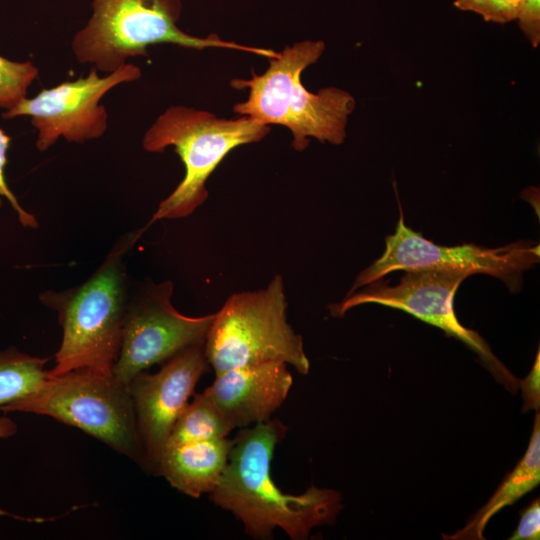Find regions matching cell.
Instances as JSON below:
<instances>
[{
	"label": "cell",
	"instance_id": "cell-11",
	"mask_svg": "<svg viewBox=\"0 0 540 540\" xmlns=\"http://www.w3.org/2000/svg\"><path fill=\"white\" fill-rule=\"evenodd\" d=\"M91 66L85 77L42 89L35 97L22 99L2 113L3 119L29 116L37 130L36 147L44 152L59 138L72 143L98 139L108 128V112L101 99L113 88L141 78V68L126 63L119 69L99 76Z\"/></svg>",
	"mask_w": 540,
	"mask_h": 540
},
{
	"label": "cell",
	"instance_id": "cell-16",
	"mask_svg": "<svg viewBox=\"0 0 540 540\" xmlns=\"http://www.w3.org/2000/svg\"><path fill=\"white\" fill-rule=\"evenodd\" d=\"M47 362L14 346L0 350V408L39 388L50 375Z\"/></svg>",
	"mask_w": 540,
	"mask_h": 540
},
{
	"label": "cell",
	"instance_id": "cell-12",
	"mask_svg": "<svg viewBox=\"0 0 540 540\" xmlns=\"http://www.w3.org/2000/svg\"><path fill=\"white\" fill-rule=\"evenodd\" d=\"M156 373L142 371L128 385L144 452V470L155 473L173 426L210 367L204 345L188 347Z\"/></svg>",
	"mask_w": 540,
	"mask_h": 540
},
{
	"label": "cell",
	"instance_id": "cell-7",
	"mask_svg": "<svg viewBox=\"0 0 540 540\" xmlns=\"http://www.w3.org/2000/svg\"><path fill=\"white\" fill-rule=\"evenodd\" d=\"M284 282L276 275L263 289L234 293L225 301L208 330L204 353L215 374L281 361L303 375L310 362L303 339L287 321Z\"/></svg>",
	"mask_w": 540,
	"mask_h": 540
},
{
	"label": "cell",
	"instance_id": "cell-21",
	"mask_svg": "<svg viewBox=\"0 0 540 540\" xmlns=\"http://www.w3.org/2000/svg\"><path fill=\"white\" fill-rule=\"evenodd\" d=\"M516 20L525 37L537 48L540 43V0H523Z\"/></svg>",
	"mask_w": 540,
	"mask_h": 540
},
{
	"label": "cell",
	"instance_id": "cell-8",
	"mask_svg": "<svg viewBox=\"0 0 540 540\" xmlns=\"http://www.w3.org/2000/svg\"><path fill=\"white\" fill-rule=\"evenodd\" d=\"M539 259V244L525 240L497 248L472 243L438 245L406 226L400 215L395 232L386 237L385 251L358 274L346 296L398 270L455 271L468 276L486 274L500 279L511 292L517 293L522 287L523 273Z\"/></svg>",
	"mask_w": 540,
	"mask_h": 540
},
{
	"label": "cell",
	"instance_id": "cell-4",
	"mask_svg": "<svg viewBox=\"0 0 540 540\" xmlns=\"http://www.w3.org/2000/svg\"><path fill=\"white\" fill-rule=\"evenodd\" d=\"M182 11V0H91V16L71 41L73 55L78 63L108 74L130 58L147 56V48L156 44L195 50L234 49L268 59L278 54L223 40L216 34H188L178 26Z\"/></svg>",
	"mask_w": 540,
	"mask_h": 540
},
{
	"label": "cell",
	"instance_id": "cell-24",
	"mask_svg": "<svg viewBox=\"0 0 540 540\" xmlns=\"http://www.w3.org/2000/svg\"><path fill=\"white\" fill-rule=\"evenodd\" d=\"M16 423L7 416H0V439L8 438L16 434Z\"/></svg>",
	"mask_w": 540,
	"mask_h": 540
},
{
	"label": "cell",
	"instance_id": "cell-6",
	"mask_svg": "<svg viewBox=\"0 0 540 540\" xmlns=\"http://www.w3.org/2000/svg\"><path fill=\"white\" fill-rule=\"evenodd\" d=\"M0 410L48 416L77 427L144 468L133 400L128 385L113 373L76 369L49 375L35 391Z\"/></svg>",
	"mask_w": 540,
	"mask_h": 540
},
{
	"label": "cell",
	"instance_id": "cell-15",
	"mask_svg": "<svg viewBox=\"0 0 540 540\" xmlns=\"http://www.w3.org/2000/svg\"><path fill=\"white\" fill-rule=\"evenodd\" d=\"M540 482V415L537 410L529 446L516 467L503 480L488 500L455 534L445 539L479 540L484 539L483 531L488 521L506 506L513 505L529 493Z\"/></svg>",
	"mask_w": 540,
	"mask_h": 540
},
{
	"label": "cell",
	"instance_id": "cell-1",
	"mask_svg": "<svg viewBox=\"0 0 540 540\" xmlns=\"http://www.w3.org/2000/svg\"><path fill=\"white\" fill-rule=\"evenodd\" d=\"M286 432L287 427L276 419L241 428L232 440L225 470L209 494L254 539H269L279 528L292 540H305L313 528L332 524L343 507L336 490L312 485L294 495L275 484L271 462Z\"/></svg>",
	"mask_w": 540,
	"mask_h": 540
},
{
	"label": "cell",
	"instance_id": "cell-10",
	"mask_svg": "<svg viewBox=\"0 0 540 540\" xmlns=\"http://www.w3.org/2000/svg\"><path fill=\"white\" fill-rule=\"evenodd\" d=\"M468 275L455 271H408L395 286L382 279L359 292L329 306L333 317H342L350 309L363 304H379L402 310L443 330L478 354L494 377L515 393L519 380L493 354L486 341L474 330L464 327L454 310V296Z\"/></svg>",
	"mask_w": 540,
	"mask_h": 540
},
{
	"label": "cell",
	"instance_id": "cell-19",
	"mask_svg": "<svg viewBox=\"0 0 540 540\" xmlns=\"http://www.w3.org/2000/svg\"><path fill=\"white\" fill-rule=\"evenodd\" d=\"M523 0H455L454 6L479 14L487 22L499 24L517 19Z\"/></svg>",
	"mask_w": 540,
	"mask_h": 540
},
{
	"label": "cell",
	"instance_id": "cell-5",
	"mask_svg": "<svg viewBox=\"0 0 540 540\" xmlns=\"http://www.w3.org/2000/svg\"><path fill=\"white\" fill-rule=\"evenodd\" d=\"M269 132L270 126L248 116L225 119L183 105L167 108L145 132L142 147L150 153L173 147L185 175L160 202L150 222L191 215L207 200L206 182L222 160L235 148L261 141Z\"/></svg>",
	"mask_w": 540,
	"mask_h": 540
},
{
	"label": "cell",
	"instance_id": "cell-2",
	"mask_svg": "<svg viewBox=\"0 0 540 540\" xmlns=\"http://www.w3.org/2000/svg\"><path fill=\"white\" fill-rule=\"evenodd\" d=\"M141 232L121 237L83 283L39 295L41 303L57 313L63 331L50 375L76 369L113 373L130 290L126 256Z\"/></svg>",
	"mask_w": 540,
	"mask_h": 540
},
{
	"label": "cell",
	"instance_id": "cell-22",
	"mask_svg": "<svg viewBox=\"0 0 540 540\" xmlns=\"http://www.w3.org/2000/svg\"><path fill=\"white\" fill-rule=\"evenodd\" d=\"M540 538V502L534 499L520 517L519 524L510 540H538Z\"/></svg>",
	"mask_w": 540,
	"mask_h": 540
},
{
	"label": "cell",
	"instance_id": "cell-13",
	"mask_svg": "<svg viewBox=\"0 0 540 540\" xmlns=\"http://www.w3.org/2000/svg\"><path fill=\"white\" fill-rule=\"evenodd\" d=\"M292 384L286 363L268 361L218 373L203 392L235 429L270 420L286 400Z\"/></svg>",
	"mask_w": 540,
	"mask_h": 540
},
{
	"label": "cell",
	"instance_id": "cell-3",
	"mask_svg": "<svg viewBox=\"0 0 540 540\" xmlns=\"http://www.w3.org/2000/svg\"><path fill=\"white\" fill-rule=\"evenodd\" d=\"M324 50L325 43L320 40L297 42L269 58L264 73L252 71L250 79H233V88L249 90L247 99L234 105V113L264 125L286 127L296 151L305 150L310 138L342 144L348 117L355 109L354 97L336 87L313 93L301 81L303 71L316 63Z\"/></svg>",
	"mask_w": 540,
	"mask_h": 540
},
{
	"label": "cell",
	"instance_id": "cell-23",
	"mask_svg": "<svg viewBox=\"0 0 540 540\" xmlns=\"http://www.w3.org/2000/svg\"><path fill=\"white\" fill-rule=\"evenodd\" d=\"M537 353L534 365L529 374L519 380L520 390L524 400L523 409L529 411L531 409L539 410L540 406V357Z\"/></svg>",
	"mask_w": 540,
	"mask_h": 540
},
{
	"label": "cell",
	"instance_id": "cell-20",
	"mask_svg": "<svg viewBox=\"0 0 540 540\" xmlns=\"http://www.w3.org/2000/svg\"><path fill=\"white\" fill-rule=\"evenodd\" d=\"M10 142L11 138L0 128V208L3 203V198H6L16 212L20 224L24 227L35 229L38 228L37 219L22 208L6 182L5 166L7 163V150Z\"/></svg>",
	"mask_w": 540,
	"mask_h": 540
},
{
	"label": "cell",
	"instance_id": "cell-18",
	"mask_svg": "<svg viewBox=\"0 0 540 540\" xmlns=\"http://www.w3.org/2000/svg\"><path fill=\"white\" fill-rule=\"evenodd\" d=\"M38 74L31 61H12L0 56V108L9 110L24 99Z\"/></svg>",
	"mask_w": 540,
	"mask_h": 540
},
{
	"label": "cell",
	"instance_id": "cell-9",
	"mask_svg": "<svg viewBox=\"0 0 540 540\" xmlns=\"http://www.w3.org/2000/svg\"><path fill=\"white\" fill-rule=\"evenodd\" d=\"M171 280L154 283L146 280L135 291L129 290L122 330V341L113 375L129 381L155 364L178 352L204 345L215 313L191 317L172 304Z\"/></svg>",
	"mask_w": 540,
	"mask_h": 540
},
{
	"label": "cell",
	"instance_id": "cell-17",
	"mask_svg": "<svg viewBox=\"0 0 540 540\" xmlns=\"http://www.w3.org/2000/svg\"><path fill=\"white\" fill-rule=\"evenodd\" d=\"M233 430L204 393L194 395L173 426L166 447L187 442L224 438Z\"/></svg>",
	"mask_w": 540,
	"mask_h": 540
},
{
	"label": "cell",
	"instance_id": "cell-14",
	"mask_svg": "<svg viewBox=\"0 0 540 540\" xmlns=\"http://www.w3.org/2000/svg\"><path fill=\"white\" fill-rule=\"evenodd\" d=\"M231 445L232 440L224 437L168 446L154 474L187 496L210 494L225 470Z\"/></svg>",
	"mask_w": 540,
	"mask_h": 540
}]
</instances>
